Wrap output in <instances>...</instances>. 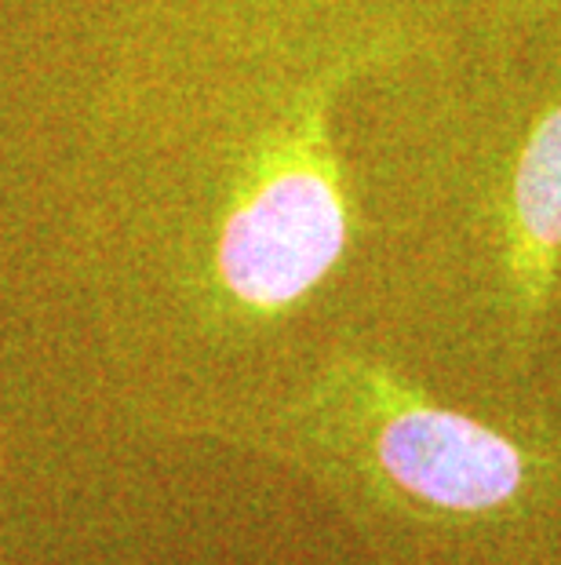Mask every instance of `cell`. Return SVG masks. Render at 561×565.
<instances>
[{"label":"cell","mask_w":561,"mask_h":565,"mask_svg":"<svg viewBox=\"0 0 561 565\" xmlns=\"http://www.w3.org/2000/svg\"><path fill=\"white\" fill-rule=\"evenodd\" d=\"M339 405L354 413L368 486L409 519H485L518 500L529 460L477 419L427 402L384 369H350Z\"/></svg>","instance_id":"obj_1"},{"label":"cell","mask_w":561,"mask_h":565,"mask_svg":"<svg viewBox=\"0 0 561 565\" xmlns=\"http://www.w3.org/2000/svg\"><path fill=\"white\" fill-rule=\"evenodd\" d=\"M518 270L529 307L543 299L554 256L561 252V106L547 114L521 153L515 179Z\"/></svg>","instance_id":"obj_3"},{"label":"cell","mask_w":561,"mask_h":565,"mask_svg":"<svg viewBox=\"0 0 561 565\" xmlns=\"http://www.w3.org/2000/svg\"><path fill=\"white\" fill-rule=\"evenodd\" d=\"M343 248L346 204L314 121L223 223L219 281L248 315H281L328 278Z\"/></svg>","instance_id":"obj_2"}]
</instances>
